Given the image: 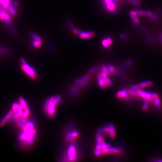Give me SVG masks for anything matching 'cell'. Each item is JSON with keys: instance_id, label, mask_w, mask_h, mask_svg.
<instances>
[{"instance_id": "obj_20", "label": "cell", "mask_w": 162, "mask_h": 162, "mask_svg": "<svg viewBox=\"0 0 162 162\" xmlns=\"http://www.w3.org/2000/svg\"><path fill=\"white\" fill-rule=\"evenodd\" d=\"M70 93L72 96H75L79 93L78 87L77 86H73L70 89Z\"/></svg>"}, {"instance_id": "obj_6", "label": "cell", "mask_w": 162, "mask_h": 162, "mask_svg": "<svg viewBox=\"0 0 162 162\" xmlns=\"http://www.w3.org/2000/svg\"><path fill=\"white\" fill-rule=\"evenodd\" d=\"M137 91L138 92L139 95L142 98H143L145 100V101H146L149 103H150V102H151V93L144 91L142 90H139V89H138Z\"/></svg>"}, {"instance_id": "obj_11", "label": "cell", "mask_w": 162, "mask_h": 162, "mask_svg": "<svg viewBox=\"0 0 162 162\" xmlns=\"http://www.w3.org/2000/svg\"><path fill=\"white\" fill-rule=\"evenodd\" d=\"M97 77V79H98V84H99V87L101 88H102V89H105V88L107 87V85L105 83V81L104 80V79L103 78L101 73H98Z\"/></svg>"}, {"instance_id": "obj_13", "label": "cell", "mask_w": 162, "mask_h": 162, "mask_svg": "<svg viewBox=\"0 0 162 162\" xmlns=\"http://www.w3.org/2000/svg\"><path fill=\"white\" fill-rule=\"evenodd\" d=\"M109 135L110 137L112 138H114L116 136V131H115V126L113 125V124L111 123H110L109 124Z\"/></svg>"}, {"instance_id": "obj_47", "label": "cell", "mask_w": 162, "mask_h": 162, "mask_svg": "<svg viewBox=\"0 0 162 162\" xmlns=\"http://www.w3.org/2000/svg\"><path fill=\"white\" fill-rule=\"evenodd\" d=\"M95 155H96L97 156L101 155V150H98V149H95Z\"/></svg>"}, {"instance_id": "obj_50", "label": "cell", "mask_w": 162, "mask_h": 162, "mask_svg": "<svg viewBox=\"0 0 162 162\" xmlns=\"http://www.w3.org/2000/svg\"><path fill=\"white\" fill-rule=\"evenodd\" d=\"M112 0H102V3L103 4L105 5L106 3H107L108 2H109L110 1H111Z\"/></svg>"}, {"instance_id": "obj_40", "label": "cell", "mask_w": 162, "mask_h": 162, "mask_svg": "<svg viewBox=\"0 0 162 162\" xmlns=\"http://www.w3.org/2000/svg\"><path fill=\"white\" fill-rule=\"evenodd\" d=\"M72 31L74 33H75L76 34L78 35H80V34L81 33V32H82L81 30H79V29H77V28H73V29Z\"/></svg>"}, {"instance_id": "obj_45", "label": "cell", "mask_w": 162, "mask_h": 162, "mask_svg": "<svg viewBox=\"0 0 162 162\" xmlns=\"http://www.w3.org/2000/svg\"><path fill=\"white\" fill-rule=\"evenodd\" d=\"M105 38L106 39L107 41L108 42L109 44H110V45H111L112 44V42H113V40H112V37H110V36H107V37H105Z\"/></svg>"}, {"instance_id": "obj_38", "label": "cell", "mask_w": 162, "mask_h": 162, "mask_svg": "<svg viewBox=\"0 0 162 162\" xmlns=\"http://www.w3.org/2000/svg\"><path fill=\"white\" fill-rule=\"evenodd\" d=\"M89 83V82L88 81V80H87V81L81 83L79 84V85H78V86H79V87H84L87 86Z\"/></svg>"}, {"instance_id": "obj_48", "label": "cell", "mask_w": 162, "mask_h": 162, "mask_svg": "<svg viewBox=\"0 0 162 162\" xmlns=\"http://www.w3.org/2000/svg\"><path fill=\"white\" fill-rule=\"evenodd\" d=\"M119 37L121 39H123V40H127L128 39V37L125 34H123V33L119 35Z\"/></svg>"}, {"instance_id": "obj_52", "label": "cell", "mask_w": 162, "mask_h": 162, "mask_svg": "<svg viewBox=\"0 0 162 162\" xmlns=\"http://www.w3.org/2000/svg\"><path fill=\"white\" fill-rule=\"evenodd\" d=\"M158 97V95L156 93H151V97L152 98H155L156 97Z\"/></svg>"}, {"instance_id": "obj_36", "label": "cell", "mask_w": 162, "mask_h": 162, "mask_svg": "<svg viewBox=\"0 0 162 162\" xmlns=\"http://www.w3.org/2000/svg\"><path fill=\"white\" fill-rule=\"evenodd\" d=\"M108 69L112 74L116 73V69L112 65H109L108 66Z\"/></svg>"}, {"instance_id": "obj_49", "label": "cell", "mask_w": 162, "mask_h": 162, "mask_svg": "<svg viewBox=\"0 0 162 162\" xmlns=\"http://www.w3.org/2000/svg\"><path fill=\"white\" fill-rule=\"evenodd\" d=\"M112 0L115 4V7L120 6V5H119V1H120V0Z\"/></svg>"}, {"instance_id": "obj_51", "label": "cell", "mask_w": 162, "mask_h": 162, "mask_svg": "<svg viewBox=\"0 0 162 162\" xmlns=\"http://www.w3.org/2000/svg\"><path fill=\"white\" fill-rule=\"evenodd\" d=\"M11 32H12V33H13L14 34H16V33H17V31H16V29H15V28H11Z\"/></svg>"}, {"instance_id": "obj_46", "label": "cell", "mask_w": 162, "mask_h": 162, "mask_svg": "<svg viewBox=\"0 0 162 162\" xmlns=\"http://www.w3.org/2000/svg\"><path fill=\"white\" fill-rule=\"evenodd\" d=\"M12 5L15 7H18L19 6L18 2L17 0H12Z\"/></svg>"}, {"instance_id": "obj_37", "label": "cell", "mask_w": 162, "mask_h": 162, "mask_svg": "<svg viewBox=\"0 0 162 162\" xmlns=\"http://www.w3.org/2000/svg\"><path fill=\"white\" fill-rule=\"evenodd\" d=\"M19 105V104H17L16 103H15L12 105V110H13V111L15 113L17 111L18 109Z\"/></svg>"}, {"instance_id": "obj_29", "label": "cell", "mask_w": 162, "mask_h": 162, "mask_svg": "<svg viewBox=\"0 0 162 162\" xmlns=\"http://www.w3.org/2000/svg\"><path fill=\"white\" fill-rule=\"evenodd\" d=\"M102 45L106 49L109 48L110 46L105 38L102 41Z\"/></svg>"}, {"instance_id": "obj_3", "label": "cell", "mask_w": 162, "mask_h": 162, "mask_svg": "<svg viewBox=\"0 0 162 162\" xmlns=\"http://www.w3.org/2000/svg\"><path fill=\"white\" fill-rule=\"evenodd\" d=\"M20 60L22 63L21 67L22 71L30 78L33 79H37L38 76L36 70L28 65L23 58H21Z\"/></svg>"}, {"instance_id": "obj_19", "label": "cell", "mask_w": 162, "mask_h": 162, "mask_svg": "<svg viewBox=\"0 0 162 162\" xmlns=\"http://www.w3.org/2000/svg\"><path fill=\"white\" fill-rule=\"evenodd\" d=\"M6 13L7 12L5 11V8L0 5V19L1 20H5Z\"/></svg>"}, {"instance_id": "obj_7", "label": "cell", "mask_w": 162, "mask_h": 162, "mask_svg": "<svg viewBox=\"0 0 162 162\" xmlns=\"http://www.w3.org/2000/svg\"><path fill=\"white\" fill-rule=\"evenodd\" d=\"M79 136V132L76 130H74L67 133L65 137V139L67 141L73 142L74 139L77 138Z\"/></svg>"}, {"instance_id": "obj_18", "label": "cell", "mask_w": 162, "mask_h": 162, "mask_svg": "<svg viewBox=\"0 0 162 162\" xmlns=\"http://www.w3.org/2000/svg\"><path fill=\"white\" fill-rule=\"evenodd\" d=\"M19 103H20V104L23 107L24 110L29 108L26 100L23 97H20L19 98Z\"/></svg>"}, {"instance_id": "obj_31", "label": "cell", "mask_w": 162, "mask_h": 162, "mask_svg": "<svg viewBox=\"0 0 162 162\" xmlns=\"http://www.w3.org/2000/svg\"><path fill=\"white\" fill-rule=\"evenodd\" d=\"M32 45L34 47H39L42 45V42H41V41L35 40V41H34L33 42H32Z\"/></svg>"}, {"instance_id": "obj_15", "label": "cell", "mask_w": 162, "mask_h": 162, "mask_svg": "<svg viewBox=\"0 0 162 162\" xmlns=\"http://www.w3.org/2000/svg\"><path fill=\"white\" fill-rule=\"evenodd\" d=\"M90 78V75L88 74L87 75H85L83 77L80 78V79H78V80H77L75 82V84L76 85H78L79 84L81 83H83L85 81H87L89 80V79Z\"/></svg>"}, {"instance_id": "obj_41", "label": "cell", "mask_w": 162, "mask_h": 162, "mask_svg": "<svg viewBox=\"0 0 162 162\" xmlns=\"http://www.w3.org/2000/svg\"><path fill=\"white\" fill-rule=\"evenodd\" d=\"M149 103L148 102H147L146 101H145V102L142 106V109L143 110H146L149 106Z\"/></svg>"}, {"instance_id": "obj_8", "label": "cell", "mask_w": 162, "mask_h": 162, "mask_svg": "<svg viewBox=\"0 0 162 162\" xmlns=\"http://www.w3.org/2000/svg\"><path fill=\"white\" fill-rule=\"evenodd\" d=\"M15 112L11 110L9 111V112L6 115L0 120V126H3L7 123V122L11 119L12 117V116L14 115Z\"/></svg>"}, {"instance_id": "obj_32", "label": "cell", "mask_w": 162, "mask_h": 162, "mask_svg": "<svg viewBox=\"0 0 162 162\" xmlns=\"http://www.w3.org/2000/svg\"><path fill=\"white\" fill-rule=\"evenodd\" d=\"M66 23L67 25H68V27L72 30L73 28H75L74 26L73 25V24L72 23V22L70 21L69 20L67 19L66 20Z\"/></svg>"}, {"instance_id": "obj_27", "label": "cell", "mask_w": 162, "mask_h": 162, "mask_svg": "<svg viewBox=\"0 0 162 162\" xmlns=\"http://www.w3.org/2000/svg\"><path fill=\"white\" fill-rule=\"evenodd\" d=\"M30 36L31 37L35 40H38V41H41L42 38L40 37L39 35H37V34L34 33V32H31L30 33Z\"/></svg>"}, {"instance_id": "obj_33", "label": "cell", "mask_w": 162, "mask_h": 162, "mask_svg": "<svg viewBox=\"0 0 162 162\" xmlns=\"http://www.w3.org/2000/svg\"><path fill=\"white\" fill-rule=\"evenodd\" d=\"M98 69H99V67L98 66H94L89 70L88 71V74L90 75L93 74L95 72H96Z\"/></svg>"}, {"instance_id": "obj_16", "label": "cell", "mask_w": 162, "mask_h": 162, "mask_svg": "<svg viewBox=\"0 0 162 162\" xmlns=\"http://www.w3.org/2000/svg\"><path fill=\"white\" fill-rule=\"evenodd\" d=\"M129 15L130 16L134 23L136 24H138L139 23L140 21L139 19L138 18L137 15L134 13L133 11H131L129 12Z\"/></svg>"}, {"instance_id": "obj_22", "label": "cell", "mask_w": 162, "mask_h": 162, "mask_svg": "<svg viewBox=\"0 0 162 162\" xmlns=\"http://www.w3.org/2000/svg\"><path fill=\"white\" fill-rule=\"evenodd\" d=\"M146 14L148 17H149L150 18H151L153 20L155 21V22L158 21V18H157V16H154L152 13L150 12V11H147L146 12Z\"/></svg>"}, {"instance_id": "obj_12", "label": "cell", "mask_w": 162, "mask_h": 162, "mask_svg": "<svg viewBox=\"0 0 162 162\" xmlns=\"http://www.w3.org/2000/svg\"><path fill=\"white\" fill-rule=\"evenodd\" d=\"M101 74L103 77V78L104 79V80L105 81V83L106 84L107 86H110L112 85V81L110 80V79L108 77L107 74L105 72H103L102 71L101 73Z\"/></svg>"}, {"instance_id": "obj_54", "label": "cell", "mask_w": 162, "mask_h": 162, "mask_svg": "<svg viewBox=\"0 0 162 162\" xmlns=\"http://www.w3.org/2000/svg\"><path fill=\"white\" fill-rule=\"evenodd\" d=\"M2 0H0V5H1V2Z\"/></svg>"}, {"instance_id": "obj_17", "label": "cell", "mask_w": 162, "mask_h": 162, "mask_svg": "<svg viewBox=\"0 0 162 162\" xmlns=\"http://www.w3.org/2000/svg\"><path fill=\"white\" fill-rule=\"evenodd\" d=\"M105 5L106 6L107 10L110 11H113L115 9V4L112 1V0H111V1L106 3Z\"/></svg>"}, {"instance_id": "obj_9", "label": "cell", "mask_w": 162, "mask_h": 162, "mask_svg": "<svg viewBox=\"0 0 162 162\" xmlns=\"http://www.w3.org/2000/svg\"><path fill=\"white\" fill-rule=\"evenodd\" d=\"M95 32L93 31H87L81 32V33L79 35L80 37L84 39H88L92 37H94Z\"/></svg>"}, {"instance_id": "obj_26", "label": "cell", "mask_w": 162, "mask_h": 162, "mask_svg": "<svg viewBox=\"0 0 162 162\" xmlns=\"http://www.w3.org/2000/svg\"><path fill=\"white\" fill-rule=\"evenodd\" d=\"M10 0H2L1 2V5L5 8H7L8 6L10 5Z\"/></svg>"}, {"instance_id": "obj_53", "label": "cell", "mask_w": 162, "mask_h": 162, "mask_svg": "<svg viewBox=\"0 0 162 162\" xmlns=\"http://www.w3.org/2000/svg\"><path fill=\"white\" fill-rule=\"evenodd\" d=\"M159 39H162V33L160 36V37H159Z\"/></svg>"}, {"instance_id": "obj_34", "label": "cell", "mask_w": 162, "mask_h": 162, "mask_svg": "<svg viewBox=\"0 0 162 162\" xmlns=\"http://www.w3.org/2000/svg\"><path fill=\"white\" fill-rule=\"evenodd\" d=\"M127 93L131 95L136 96L139 95L138 94V92L137 90H129L127 91Z\"/></svg>"}, {"instance_id": "obj_2", "label": "cell", "mask_w": 162, "mask_h": 162, "mask_svg": "<svg viewBox=\"0 0 162 162\" xmlns=\"http://www.w3.org/2000/svg\"><path fill=\"white\" fill-rule=\"evenodd\" d=\"M55 96H51L48 98L44 105V111L49 117H54L56 113V105L54 102Z\"/></svg>"}, {"instance_id": "obj_56", "label": "cell", "mask_w": 162, "mask_h": 162, "mask_svg": "<svg viewBox=\"0 0 162 162\" xmlns=\"http://www.w3.org/2000/svg\"></svg>"}, {"instance_id": "obj_14", "label": "cell", "mask_w": 162, "mask_h": 162, "mask_svg": "<svg viewBox=\"0 0 162 162\" xmlns=\"http://www.w3.org/2000/svg\"><path fill=\"white\" fill-rule=\"evenodd\" d=\"M127 93V90L126 89H123L117 92L116 95L117 97L119 98H125L126 96Z\"/></svg>"}, {"instance_id": "obj_4", "label": "cell", "mask_w": 162, "mask_h": 162, "mask_svg": "<svg viewBox=\"0 0 162 162\" xmlns=\"http://www.w3.org/2000/svg\"><path fill=\"white\" fill-rule=\"evenodd\" d=\"M64 158H65L67 161L74 162L77 161L78 158L76 149L74 145H71L68 147L66 154Z\"/></svg>"}, {"instance_id": "obj_30", "label": "cell", "mask_w": 162, "mask_h": 162, "mask_svg": "<svg viewBox=\"0 0 162 162\" xmlns=\"http://www.w3.org/2000/svg\"><path fill=\"white\" fill-rule=\"evenodd\" d=\"M154 103L155 106L157 107V108L159 109L161 107V103H160V100L159 99L158 97H156L154 99Z\"/></svg>"}, {"instance_id": "obj_10", "label": "cell", "mask_w": 162, "mask_h": 162, "mask_svg": "<svg viewBox=\"0 0 162 162\" xmlns=\"http://www.w3.org/2000/svg\"><path fill=\"white\" fill-rule=\"evenodd\" d=\"M34 126L35 122L34 121H29V122L28 121V122L22 128V130L24 131H29L34 128Z\"/></svg>"}, {"instance_id": "obj_28", "label": "cell", "mask_w": 162, "mask_h": 162, "mask_svg": "<svg viewBox=\"0 0 162 162\" xmlns=\"http://www.w3.org/2000/svg\"><path fill=\"white\" fill-rule=\"evenodd\" d=\"M133 63V60L131 59H129L123 63V66L124 68H127L129 67Z\"/></svg>"}, {"instance_id": "obj_39", "label": "cell", "mask_w": 162, "mask_h": 162, "mask_svg": "<svg viewBox=\"0 0 162 162\" xmlns=\"http://www.w3.org/2000/svg\"><path fill=\"white\" fill-rule=\"evenodd\" d=\"M132 4L136 5H140V2L137 0H128Z\"/></svg>"}, {"instance_id": "obj_42", "label": "cell", "mask_w": 162, "mask_h": 162, "mask_svg": "<svg viewBox=\"0 0 162 162\" xmlns=\"http://www.w3.org/2000/svg\"><path fill=\"white\" fill-rule=\"evenodd\" d=\"M100 68L101 69V70H102L103 72H107L108 71V68L106 67L104 65H101L100 66Z\"/></svg>"}, {"instance_id": "obj_35", "label": "cell", "mask_w": 162, "mask_h": 162, "mask_svg": "<svg viewBox=\"0 0 162 162\" xmlns=\"http://www.w3.org/2000/svg\"><path fill=\"white\" fill-rule=\"evenodd\" d=\"M134 13L136 15H144L146 14V12L144 11H136V10H133Z\"/></svg>"}, {"instance_id": "obj_5", "label": "cell", "mask_w": 162, "mask_h": 162, "mask_svg": "<svg viewBox=\"0 0 162 162\" xmlns=\"http://www.w3.org/2000/svg\"><path fill=\"white\" fill-rule=\"evenodd\" d=\"M132 25L134 27H135L137 29H138L139 30L141 31L145 35V36L146 37L147 42L150 46H153L154 45V42L153 41L152 35H151V34L146 29H145V28H144L138 26L137 25V24H136L134 23L132 24Z\"/></svg>"}, {"instance_id": "obj_43", "label": "cell", "mask_w": 162, "mask_h": 162, "mask_svg": "<svg viewBox=\"0 0 162 162\" xmlns=\"http://www.w3.org/2000/svg\"><path fill=\"white\" fill-rule=\"evenodd\" d=\"M156 14L157 16L159 17H162V9H158L156 11Z\"/></svg>"}, {"instance_id": "obj_25", "label": "cell", "mask_w": 162, "mask_h": 162, "mask_svg": "<svg viewBox=\"0 0 162 162\" xmlns=\"http://www.w3.org/2000/svg\"><path fill=\"white\" fill-rule=\"evenodd\" d=\"M11 53V51L10 49L0 47V54H7Z\"/></svg>"}, {"instance_id": "obj_24", "label": "cell", "mask_w": 162, "mask_h": 162, "mask_svg": "<svg viewBox=\"0 0 162 162\" xmlns=\"http://www.w3.org/2000/svg\"><path fill=\"white\" fill-rule=\"evenodd\" d=\"M8 10L10 12L12 16H15L16 14V11L14 8V6L12 5H9L7 7Z\"/></svg>"}, {"instance_id": "obj_44", "label": "cell", "mask_w": 162, "mask_h": 162, "mask_svg": "<svg viewBox=\"0 0 162 162\" xmlns=\"http://www.w3.org/2000/svg\"><path fill=\"white\" fill-rule=\"evenodd\" d=\"M139 87V85H134L133 86H132L131 87L129 88V90H137Z\"/></svg>"}, {"instance_id": "obj_55", "label": "cell", "mask_w": 162, "mask_h": 162, "mask_svg": "<svg viewBox=\"0 0 162 162\" xmlns=\"http://www.w3.org/2000/svg\"><path fill=\"white\" fill-rule=\"evenodd\" d=\"M160 39V40H161V41H162V39Z\"/></svg>"}, {"instance_id": "obj_21", "label": "cell", "mask_w": 162, "mask_h": 162, "mask_svg": "<svg viewBox=\"0 0 162 162\" xmlns=\"http://www.w3.org/2000/svg\"><path fill=\"white\" fill-rule=\"evenodd\" d=\"M152 84V83L151 81H145L140 83L139 84V87L144 88V87H150L151 86Z\"/></svg>"}, {"instance_id": "obj_1", "label": "cell", "mask_w": 162, "mask_h": 162, "mask_svg": "<svg viewBox=\"0 0 162 162\" xmlns=\"http://www.w3.org/2000/svg\"><path fill=\"white\" fill-rule=\"evenodd\" d=\"M37 129L35 128L29 131H23L19 136V140L21 145L24 147L30 146L34 141L37 140L36 136Z\"/></svg>"}, {"instance_id": "obj_23", "label": "cell", "mask_w": 162, "mask_h": 162, "mask_svg": "<svg viewBox=\"0 0 162 162\" xmlns=\"http://www.w3.org/2000/svg\"><path fill=\"white\" fill-rule=\"evenodd\" d=\"M5 24L7 26H10L11 24V16L9 14L7 13H6L5 18Z\"/></svg>"}]
</instances>
